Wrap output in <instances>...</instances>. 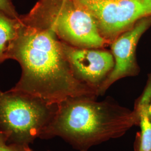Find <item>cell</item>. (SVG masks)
<instances>
[{"mask_svg":"<svg viewBox=\"0 0 151 151\" xmlns=\"http://www.w3.org/2000/svg\"><path fill=\"white\" fill-rule=\"evenodd\" d=\"M20 24L1 62L16 60L21 77L12 90L56 104L69 97H93L95 90L75 75L63 53L62 42L52 30Z\"/></svg>","mask_w":151,"mask_h":151,"instance_id":"cell-1","label":"cell"},{"mask_svg":"<svg viewBox=\"0 0 151 151\" xmlns=\"http://www.w3.org/2000/svg\"><path fill=\"white\" fill-rule=\"evenodd\" d=\"M91 97H69L57 104L40 138L58 136L76 149L87 151L92 146L122 137L139 124V115L134 110L97 103Z\"/></svg>","mask_w":151,"mask_h":151,"instance_id":"cell-2","label":"cell"},{"mask_svg":"<svg viewBox=\"0 0 151 151\" xmlns=\"http://www.w3.org/2000/svg\"><path fill=\"white\" fill-rule=\"evenodd\" d=\"M20 18L27 25L52 30L74 47L99 48L105 43L93 16L76 0H39Z\"/></svg>","mask_w":151,"mask_h":151,"instance_id":"cell-3","label":"cell"},{"mask_svg":"<svg viewBox=\"0 0 151 151\" xmlns=\"http://www.w3.org/2000/svg\"><path fill=\"white\" fill-rule=\"evenodd\" d=\"M57 108L28 93L0 90V132L8 143L29 146L40 138Z\"/></svg>","mask_w":151,"mask_h":151,"instance_id":"cell-4","label":"cell"},{"mask_svg":"<svg viewBox=\"0 0 151 151\" xmlns=\"http://www.w3.org/2000/svg\"><path fill=\"white\" fill-rule=\"evenodd\" d=\"M95 18L103 38L113 39L151 16V0H76Z\"/></svg>","mask_w":151,"mask_h":151,"instance_id":"cell-5","label":"cell"},{"mask_svg":"<svg viewBox=\"0 0 151 151\" xmlns=\"http://www.w3.org/2000/svg\"><path fill=\"white\" fill-rule=\"evenodd\" d=\"M61 42L65 57L76 77L97 93L106 76L113 69V55L106 51L79 48Z\"/></svg>","mask_w":151,"mask_h":151,"instance_id":"cell-6","label":"cell"},{"mask_svg":"<svg viewBox=\"0 0 151 151\" xmlns=\"http://www.w3.org/2000/svg\"><path fill=\"white\" fill-rule=\"evenodd\" d=\"M151 25V16L143 18L114 42L111 49L115 65L99 88L98 93H104L119 78L135 73L136 47L142 35Z\"/></svg>","mask_w":151,"mask_h":151,"instance_id":"cell-7","label":"cell"},{"mask_svg":"<svg viewBox=\"0 0 151 151\" xmlns=\"http://www.w3.org/2000/svg\"><path fill=\"white\" fill-rule=\"evenodd\" d=\"M19 19H14L0 14V63H2L1 57L7 46L16 36Z\"/></svg>","mask_w":151,"mask_h":151,"instance_id":"cell-8","label":"cell"},{"mask_svg":"<svg viewBox=\"0 0 151 151\" xmlns=\"http://www.w3.org/2000/svg\"><path fill=\"white\" fill-rule=\"evenodd\" d=\"M148 106L135 105L134 110L139 115L140 133L137 151H151V120L148 115Z\"/></svg>","mask_w":151,"mask_h":151,"instance_id":"cell-9","label":"cell"},{"mask_svg":"<svg viewBox=\"0 0 151 151\" xmlns=\"http://www.w3.org/2000/svg\"><path fill=\"white\" fill-rule=\"evenodd\" d=\"M0 14L14 19H19L20 16L17 12L11 0H0Z\"/></svg>","mask_w":151,"mask_h":151,"instance_id":"cell-10","label":"cell"},{"mask_svg":"<svg viewBox=\"0 0 151 151\" xmlns=\"http://www.w3.org/2000/svg\"><path fill=\"white\" fill-rule=\"evenodd\" d=\"M27 147L17 144L8 143L5 137L0 132V151H26Z\"/></svg>","mask_w":151,"mask_h":151,"instance_id":"cell-11","label":"cell"},{"mask_svg":"<svg viewBox=\"0 0 151 151\" xmlns=\"http://www.w3.org/2000/svg\"><path fill=\"white\" fill-rule=\"evenodd\" d=\"M148 115L149 118L151 120V102L149 105V107L148 108Z\"/></svg>","mask_w":151,"mask_h":151,"instance_id":"cell-12","label":"cell"},{"mask_svg":"<svg viewBox=\"0 0 151 151\" xmlns=\"http://www.w3.org/2000/svg\"><path fill=\"white\" fill-rule=\"evenodd\" d=\"M26 151H32L30 148H29V146H27V147H26Z\"/></svg>","mask_w":151,"mask_h":151,"instance_id":"cell-13","label":"cell"}]
</instances>
